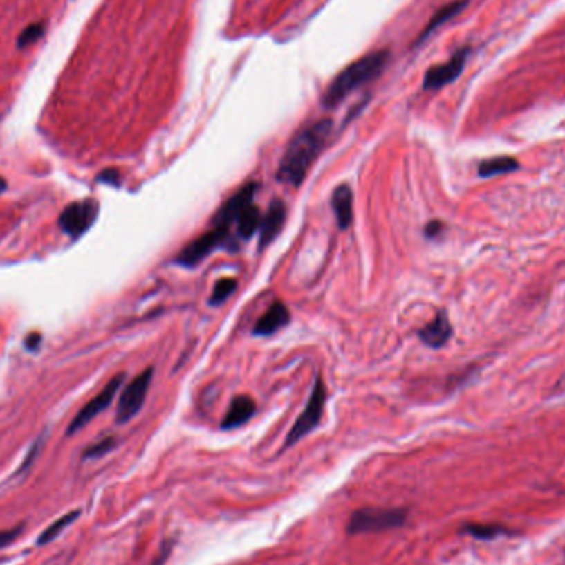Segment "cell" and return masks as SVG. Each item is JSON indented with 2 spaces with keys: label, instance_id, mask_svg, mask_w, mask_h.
I'll return each mask as SVG.
<instances>
[{
  "label": "cell",
  "instance_id": "8",
  "mask_svg": "<svg viewBox=\"0 0 565 565\" xmlns=\"http://www.w3.org/2000/svg\"><path fill=\"white\" fill-rule=\"evenodd\" d=\"M122 382H124V373H118L116 377H113V379L108 382V385H106L95 398H91V400H89L86 405H84L83 409L78 411V415L75 416L73 422H71L70 427H68V432H66L68 435H73V433L80 432L82 428L86 427V425L91 422L93 418H96L101 411L108 409V407L111 405V402L114 400V397H116L118 390L121 389Z\"/></svg>",
  "mask_w": 565,
  "mask_h": 565
},
{
  "label": "cell",
  "instance_id": "10",
  "mask_svg": "<svg viewBox=\"0 0 565 565\" xmlns=\"http://www.w3.org/2000/svg\"><path fill=\"white\" fill-rule=\"evenodd\" d=\"M257 189H258L257 182H248V184L241 187L235 195H232V197L223 203L222 208L215 214L214 220H212L214 227L228 228L232 223H235L241 212H243L250 203H253V197L254 194H257Z\"/></svg>",
  "mask_w": 565,
  "mask_h": 565
},
{
  "label": "cell",
  "instance_id": "21",
  "mask_svg": "<svg viewBox=\"0 0 565 565\" xmlns=\"http://www.w3.org/2000/svg\"><path fill=\"white\" fill-rule=\"evenodd\" d=\"M463 530L476 539H481V541H490V539H494L498 535L504 534L503 526L494 524H466L463 526Z\"/></svg>",
  "mask_w": 565,
  "mask_h": 565
},
{
  "label": "cell",
  "instance_id": "28",
  "mask_svg": "<svg viewBox=\"0 0 565 565\" xmlns=\"http://www.w3.org/2000/svg\"><path fill=\"white\" fill-rule=\"evenodd\" d=\"M6 189H7V182L3 180L2 177H0V194H3V192H6Z\"/></svg>",
  "mask_w": 565,
  "mask_h": 565
},
{
  "label": "cell",
  "instance_id": "3",
  "mask_svg": "<svg viewBox=\"0 0 565 565\" xmlns=\"http://www.w3.org/2000/svg\"><path fill=\"white\" fill-rule=\"evenodd\" d=\"M407 509L400 508H362L352 512L347 522V534L385 532L402 528L407 522Z\"/></svg>",
  "mask_w": 565,
  "mask_h": 565
},
{
  "label": "cell",
  "instance_id": "25",
  "mask_svg": "<svg viewBox=\"0 0 565 565\" xmlns=\"http://www.w3.org/2000/svg\"><path fill=\"white\" fill-rule=\"evenodd\" d=\"M20 532H22V528H15L10 530H0V549L10 546V544L14 542L17 537H19Z\"/></svg>",
  "mask_w": 565,
  "mask_h": 565
},
{
  "label": "cell",
  "instance_id": "14",
  "mask_svg": "<svg viewBox=\"0 0 565 565\" xmlns=\"http://www.w3.org/2000/svg\"><path fill=\"white\" fill-rule=\"evenodd\" d=\"M331 203H333L339 228L341 230L349 228L352 223V216H354V194H352L351 187L346 184L335 187L333 197H331Z\"/></svg>",
  "mask_w": 565,
  "mask_h": 565
},
{
  "label": "cell",
  "instance_id": "27",
  "mask_svg": "<svg viewBox=\"0 0 565 565\" xmlns=\"http://www.w3.org/2000/svg\"><path fill=\"white\" fill-rule=\"evenodd\" d=\"M40 342H41V334H30L27 339H25V347H27L28 351H37L38 347H40Z\"/></svg>",
  "mask_w": 565,
  "mask_h": 565
},
{
  "label": "cell",
  "instance_id": "4",
  "mask_svg": "<svg viewBox=\"0 0 565 565\" xmlns=\"http://www.w3.org/2000/svg\"><path fill=\"white\" fill-rule=\"evenodd\" d=\"M326 397H327L326 384L324 380H322V377L317 376L316 382H314L311 397H309L304 410L301 411V415L297 416L295 425H293L290 433H288L286 441H284V448H290V446L297 443V441L304 438L308 433H311L314 428L319 425L322 410H324Z\"/></svg>",
  "mask_w": 565,
  "mask_h": 565
},
{
  "label": "cell",
  "instance_id": "24",
  "mask_svg": "<svg viewBox=\"0 0 565 565\" xmlns=\"http://www.w3.org/2000/svg\"><path fill=\"white\" fill-rule=\"evenodd\" d=\"M98 180L104 182V184H108V185L118 187L119 182H121V176H119V172L116 171V169H106V171H103L100 176H98Z\"/></svg>",
  "mask_w": 565,
  "mask_h": 565
},
{
  "label": "cell",
  "instance_id": "23",
  "mask_svg": "<svg viewBox=\"0 0 565 565\" xmlns=\"http://www.w3.org/2000/svg\"><path fill=\"white\" fill-rule=\"evenodd\" d=\"M114 446H116V440H114L113 436H108V438H104V440L98 441V443H95V445L88 446L86 452L83 453V458H86V460H89V458H91V460H93V458H101V456H104L106 453L111 452Z\"/></svg>",
  "mask_w": 565,
  "mask_h": 565
},
{
  "label": "cell",
  "instance_id": "16",
  "mask_svg": "<svg viewBox=\"0 0 565 565\" xmlns=\"http://www.w3.org/2000/svg\"><path fill=\"white\" fill-rule=\"evenodd\" d=\"M466 6H468V0H453V2L446 3V6L441 7L440 10H436L435 15L430 19V22L427 24V27L423 28V32L420 33L418 40H416L415 45L423 44V41L427 40V38L430 37L435 30H438L441 25L448 22V20H452L453 17H456Z\"/></svg>",
  "mask_w": 565,
  "mask_h": 565
},
{
  "label": "cell",
  "instance_id": "1",
  "mask_svg": "<svg viewBox=\"0 0 565 565\" xmlns=\"http://www.w3.org/2000/svg\"><path fill=\"white\" fill-rule=\"evenodd\" d=\"M331 133H333V121L319 119L304 126L299 133L295 134L279 163L278 172H276L278 180L293 187L303 184L311 165L316 163L322 149L326 147Z\"/></svg>",
  "mask_w": 565,
  "mask_h": 565
},
{
  "label": "cell",
  "instance_id": "9",
  "mask_svg": "<svg viewBox=\"0 0 565 565\" xmlns=\"http://www.w3.org/2000/svg\"><path fill=\"white\" fill-rule=\"evenodd\" d=\"M468 57H470V48H461V50H458V52L454 53L453 57L448 59V62L430 68V70L425 73V78H423L425 91H435V89H440V88L446 86V84L453 83L454 80L461 75V71L465 70L466 59H468Z\"/></svg>",
  "mask_w": 565,
  "mask_h": 565
},
{
  "label": "cell",
  "instance_id": "18",
  "mask_svg": "<svg viewBox=\"0 0 565 565\" xmlns=\"http://www.w3.org/2000/svg\"><path fill=\"white\" fill-rule=\"evenodd\" d=\"M235 223H237L238 237L245 238V240L252 238L254 235V232H257L261 225L260 208H258L257 205H253V203H250V205L246 207L243 212H241Z\"/></svg>",
  "mask_w": 565,
  "mask_h": 565
},
{
  "label": "cell",
  "instance_id": "22",
  "mask_svg": "<svg viewBox=\"0 0 565 565\" xmlns=\"http://www.w3.org/2000/svg\"><path fill=\"white\" fill-rule=\"evenodd\" d=\"M44 33H45V24L44 22L28 25V27L25 28L24 32L19 35L17 45H19V48H25V46L33 45L35 41H38L41 37H44Z\"/></svg>",
  "mask_w": 565,
  "mask_h": 565
},
{
  "label": "cell",
  "instance_id": "17",
  "mask_svg": "<svg viewBox=\"0 0 565 565\" xmlns=\"http://www.w3.org/2000/svg\"><path fill=\"white\" fill-rule=\"evenodd\" d=\"M519 164L514 157L509 156H501V157H492V159L483 160L479 164L478 174L479 177H494V176H503V174H509L512 171H517Z\"/></svg>",
  "mask_w": 565,
  "mask_h": 565
},
{
  "label": "cell",
  "instance_id": "13",
  "mask_svg": "<svg viewBox=\"0 0 565 565\" xmlns=\"http://www.w3.org/2000/svg\"><path fill=\"white\" fill-rule=\"evenodd\" d=\"M452 324H450L448 316H446L445 311H440L435 316V319L432 322H428L427 326L420 331V339L427 344V346L433 347V349H440L441 346H445L446 342L452 337Z\"/></svg>",
  "mask_w": 565,
  "mask_h": 565
},
{
  "label": "cell",
  "instance_id": "12",
  "mask_svg": "<svg viewBox=\"0 0 565 565\" xmlns=\"http://www.w3.org/2000/svg\"><path fill=\"white\" fill-rule=\"evenodd\" d=\"M290 322V311L286 304L276 301L266 309V313L258 319L257 326L253 327L254 335H271Z\"/></svg>",
  "mask_w": 565,
  "mask_h": 565
},
{
  "label": "cell",
  "instance_id": "20",
  "mask_svg": "<svg viewBox=\"0 0 565 565\" xmlns=\"http://www.w3.org/2000/svg\"><path fill=\"white\" fill-rule=\"evenodd\" d=\"M237 290V281L233 278H223L220 281L215 283L214 291H212L210 296V304L212 306H219L223 304L225 301L230 297Z\"/></svg>",
  "mask_w": 565,
  "mask_h": 565
},
{
  "label": "cell",
  "instance_id": "7",
  "mask_svg": "<svg viewBox=\"0 0 565 565\" xmlns=\"http://www.w3.org/2000/svg\"><path fill=\"white\" fill-rule=\"evenodd\" d=\"M228 240V228L214 227L212 230L203 233L198 238L190 241L189 245L182 248L177 254V263L185 268L197 266L202 263L212 252H215L219 246H222Z\"/></svg>",
  "mask_w": 565,
  "mask_h": 565
},
{
  "label": "cell",
  "instance_id": "11",
  "mask_svg": "<svg viewBox=\"0 0 565 565\" xmlns=\"http://www.w3.org/2000/svg\"><path fill=\"white\" fill-rule=\"evenodd\" d=\"M286 215H288V208L284 205L283 201L279 198H275L273 202L270 203V208H268L266 215L261 219L260 225V248H266L271 241L275 240L276 237L279 235L284 227V222H286Z\"/></svg>",
  "mask_w": 565,
  "mask_h": 565
},
{
  "label": "cell",
  "instance_id": "6",
  "mask_svg": "<svg viewBox=\"0 0 565 565\" xmlns=\"http://www.w3.org/2000/svg\"><path fill=\"white\" fill-rule=\"evenodd\" d=\"M152 372H154L152 367H147L146 371L139 373V376L136 377L134 380H131V384H127L126 389L122 390L116 410L118 423L129 422V420L134 418V416L139 414V410L142 409L144 400H146L149 392V387H151L152 382Z\"/></svg>",
  "mask_w": 565,
  "mask_h": 565
},
{
  "label": "cell",
  "instance_id": "19",
  "mask_svg": "<svg viewBox=\"0 0 565 565\" xmlns=\"http://www.w3.org/2000/svg\"><path fill=\"white\" fill-rule=\"evenodd\" d=\"M80 514H82L80 512V509H75V511H70V512H66L65 516L58 517V519L55 521L53 524H50L48 528H46L44 532L40 534V537L37 539L38 546H45V544L55 541V539H57L58 535L68 528V526L73 524V522L78 519Z\"/></svg>",
  "mask_w": 565,
  "mask_h": 565
},
{
  "label": "cell",
  "instance_id": "15",
  "mask_svg": "<svg viewBox=\"0 0 565 565\" xmlns=\"http://www.w3.org/2000/svg\"><path fill=\"white\" fill-rule=\"evenodd\" d=\"M254 410H257V405H254V400L252 397H248V395H238V397L232 400L227 415L223 416L222 428L223 430H233V428L241 427V425L252 418Z\"/></svg>",
  "mask_w": 565,
  "mask_h": 565
},
{
  "label": "cell",
  "instance_id": "5",
  "mask_svg": "<svg viewBox=\"0 0 565 565\" xmlns=\"http://www.w3.org/2000/svg\"><path fill=\"white\" fill-rule=\"evenodd\" d=\"M98 214H100V205L93 198L73 202L59 214L58 227L68 237L78 238L91 228V225L96 222Z\"/></svg>",
  "mask_w": 565,
  "mask_h": 565
},
{
  "label": "cell",
  "instance_id": "26",
  "mask_svg": "<svg viewBox=\"0 0 565 565\" xmlns=\"http://www.w3.org/2000/svg\"><path fill=\"white\" fill-rule=\"evenodd\" d=\"M441 230H443V223L438 222V220H433V222H430L427 227H425V233H427V237H430V238L438 237Z\"/></svg>",
  "mask_w": 565,
  "mask_h": 565
},
{
  "label": "cell",
  "instance_id": "2",
  "mask_svg": "<svg viewBox=\"0 0 565 565\" xmlns=\"http://www.w3.org/2000/svg\"><path fill=\"white\" fill-rule=\"evenodd\" d=\"M390 58L389 50H379V52H372L365 57L352 62L349 66L344 70L333 80L326 89L324 96H322L321 103L324 108L331 109L335 108L341 101L351 95L357 88L364 86L373 78H377L387 65Z\"/></svg>",
  "mask_w": 565,
  "mask_h": 565
}]
</instances>
